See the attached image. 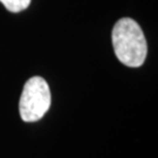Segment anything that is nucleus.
Segmentation results:
<instances>
[{
  "instance_id": "obj_1",
  "label": "nucleus",
  "mask_w": 158,
  "mask_h": 158,
  "mask_svg": "<svg viewBox=\"0 0 158 158\" xmlns=\"http://www.w3.org/2000/svg\"><path fill=\"white\" fill-rule=\"evenodd\" d=\"M115 55L131 68L141 67L147 59L148 46L141 26L131 18H122L111 32Z\"/></svg>"
},
{
  "instance_id": "obj_2",
  "label": "nucleus",
  "mask_w": 158,
  "mask_h": 158,
  "mask_svg": "<svg viewBox=\"0 0 158 158\" xmlns=\"http://www.w3.org/2000/svg\"><path fill=\"white\" fill-rule=\"evenodd\" d=\"M52 97L49 85L40 76L27 80L19 102V111L25 122H36L41 119L51 108Z\"/></svg>"
},
{
  "instance_id": "obj_3",
  "label": "nucleus",
  "mask_w": 158,
  "mask_h": 158,
  "mask_svg": "<svg viewBox=\"0 0 158 158\" xmlns=\"http://www.w3.org/2000/svg\"><path fill=\"white\" fill-rule=\"evenodd\" d=\"M32 0H0V2L6 7L7 11L12 13H19V12L26 10L29 6Z\"/></svg>"
}]
</instances>
